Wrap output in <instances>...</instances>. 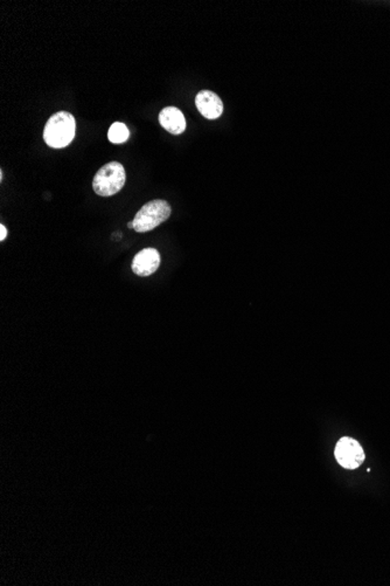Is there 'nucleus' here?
Masks as SVG:
<instances>
[{
    "label": "nucleus",
    "mask_w": 390,
    "mask_h": 586,
    "mask_svg": "<svg viewBox=\"0 0 390 586\" xmlns=\"http://www.w3.org/2000/svg\"><path fill=\"white\" fill-rule=\"evenodd\" d=\"M75 129L76 122L74 116L68 111H59L51 115L46 123L43 130V139L48 146L61 149L73 142Z\"/></svg>",
    "instance_id": "nucleus-1"
},
{
    "label": "nucleus",
    "mask_w": 390,
    "mask_h": 586,
    "mask_svg": "<svg viewBox=\"0 0 390 586\" xmlns=\"http://www.w3.org/2000/svg\"><path fill=\"white\" fill-rule=\"evenodd\" d=\"M126 173L119 161H110L95 174L93 189L101 197H110L119 192L125 185Z\"/></svg>",
    "instance_id": "nucleus-2"
},
{
    "label": "nucleus",
    "mask_w": 390,
    "mask_h": 586,
    "mask_svg": "<svg viewBox=\"0 0 390 586\" xmlns=\"http://www.w3.org/2000/svg\"><path fill=\"white\" fill-rule=\"evenodd\" d=\"M171 213V205L164 199L148 201L133 218V229L138 233L152 231L168 221Z\"/></svg>",
    "instance_id": "nucleus-3"
},
{
    "label": "nucleus",
    "mask_w": 390,
    "mask_h": 586,
    "mask_svg": "<svg viewBox=\"0 0 390 586\" xmlns=\"http://www.w3.org/2000/svg\"><path fill=\"white\" fill-rule=\"evenodd\" d=\"M336 458L343 469H355L365 461V453L358 441L343 437L336 446Z\"/></svg>",
    "instance_id": "nucleus-4"
},
{
    "label": "nucleus",
    "mask_w": 390,
    "mask_h": 586,
    "mask_svg": "<svg viewBox=\"0 0 390 586\" xmlns=\"http://www.w3.org/2000/svg\"><path fill=\"white\" fill-rule=\"evenodd\" d=\"M160 254L156 248H144L133 258V272L138 276H150L159 268Z\"/></svg>",
    "instance_id": "nucleus-5"
},
{
    "label": "nucleus",
    "mask_w": 390,
    "mask_h": 586,
    "mask_svg": "<svg viewBox=\"0 0 390 586\" xmlns=\"http://www.w3.org/2000/svg\"><path fill=\"white\" fill-rule=\"evenodd\" d=\"M195 106L200 114L208 120H216L223 113V103L218 95L211 91H201L195 98Z\"/></svg>",
    "instance_id": "nucleus-6"
},
{
    "label": "nucleus",
    "mask_w": 390,
    "mask_h": 586,
    "mask_svg": "<svg viewBox=\"0 0 390 586\" xmlns=\"http://www.w3.org/2000/svg\"><path fill=\"white\" fill-rule=\"evenodd\" d=\"M160 126L173 135L183 134L186 129V118L176 106H166L159 114Z\"/></svg>",
    "instance_id": "nucleus-7"
},
{
    "label": "nucleus",
    "mask_w": 390,
    "mask_h": 586,
    "mask_svg": "<svg viewBox=\"0 0 390 586\" xmlns=\"http://www.w3.org/2000/svg\"><path fill=\"white\" fill-rule=\"evenodd\" d=\"M129 135V129H128V126H125L124 123L116 122L110 126L108 138H109L110 142L113 143V144H121V143L128 141Z\"/></svg>",
    "instance_id": "nucleus-8"
},
{
    "label": "nucleus",
    "mask_w": 390,
    "mask_h": 586,
    "mask_svg": "<svg viewBox=\"0 0 390 586\" xmlns=\"http://www.w3.org/2000/svg\"><path fill=\"white\" fill-rule=\"evenodd\" d=\"M6 236H8V229L5 227L4 225H0V241H4L6 239Z\"/></svg>",
    "instance_id": "nucleus-9"
},
{
    "label": "nucleus",
    "mask_w": 390,
    "mask_h": 586,
    "mask_svg": "<svg viewBox=\"0 0 390 586\" xmlns=\"http://www.w3.org/2000/svg\"><path fill=\"white\" fill-rule=\"evenodd\" d=\"M128 227H129V229H133V221H131V223L128 224Z\"/></svg>",
    "instance_id": "nucleus-10"
}]
</instances>
